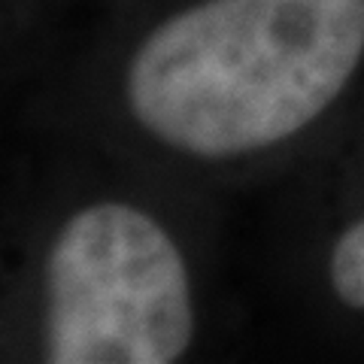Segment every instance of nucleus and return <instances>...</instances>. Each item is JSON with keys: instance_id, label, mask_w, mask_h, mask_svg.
<instances>
[{"instance_id": "f257e3e1", "label": "nucleus", "mask_w": 364, "mask_h": 364, "mask_svg": "<svg viewBox=\"0 0 364 364\" xmlns=\"http://www.w3.org/2000/svg\"><path fill=\"white\" fill-rule=\"evenodd\" d=\"M364 58V0H200L124 70L134 122L176 152L237 158L322 116Z\"/></svg>"}, {"instance_id": "f03ea898", "label": "nucleus", "mask_w": 364, "mask_h": 364, "mask_svg": "<svg viewBox=\"0 0 364 364\" xmlns=\"http://www.w3.org/2000/svg\"><path fill=\"white\" fill-rule=\"evenodd\" d=\"M46 361L170 364L195 340L182 252L149 213L104 200L73 213L46 258Z\"/></svg>"}, {"instance_id": "7ed1b4c3", "label": "nucleus", "mask_w": 364, "mask_h": 364, "mask_svg": "<svg viewBox=\"0 0 364 364\" xmlns=\"http://www.w3.org/2000/svg\"><path fill=\"white\" fill-rule=\"evenodd\" d=\"M331 289L352 310H364V219L352 222L331 249Z\"/></svg>"}]
</instances>
